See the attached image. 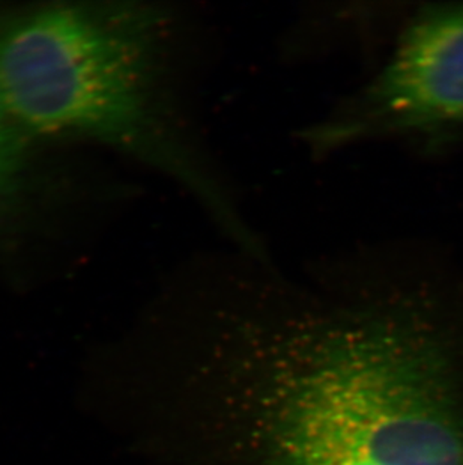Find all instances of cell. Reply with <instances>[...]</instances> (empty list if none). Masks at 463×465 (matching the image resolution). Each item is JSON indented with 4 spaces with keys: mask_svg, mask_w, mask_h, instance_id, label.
Instances as JSON below:
<instances>
[{
    "mask_svg": "<svg viewBox=\"0 0 463 465\" xmlns=\"http://www.w3.org/2000/svg\"><path fill=\"white\" fill-rule=\"evenodd\" d=\"M458 127H463V4L430 5L412 18L354 109L313 128L309 142L330 151L373 132Z\"/></svg>",
    "mask_w": 463,
    "mask_h": 465,
    "instance_id": "obj_3",
    "label": "cell"
},
{
    "mask_svg": "<svg viewBox=\"0 0 463 465\" xmlns=\"http://www.w3.org/2000/svg\"><path fill=\"white\" fill-rule=\"evenodd\" d=\"M22 171V139L0 98V205L15 192Z\"/></svg>",
    "mask_w": 463,
    "mask_h": 465,
    "instance_id": "obj_4",
    "label": "cell"
},
{
    "mask_svg": "<svg viewBox=\"0 0 463 465\" xmlns=\"http://www.w3.org/2000/svg\"><path fill=\"white\" fill-rule=\"evenodd\" d=\"M0 98L18 133L121 151L176 181L232 242L263 255L188 130L162 8L70 2L20 14L0 27Z\"/></svg>",
    "mask_w": 463,
    "mask_h": 465,
    "instance_id": "obj_2",
    "label": "cell"
},
{
    "mask_svg": "<svg viewBox=\"0 0 463 465\" xmlns=\"http://www.w3.org/2000/svg\"><path fill=\"white\" fill-rule=\"evenodd\" d=\"M229 446L244 465H463V419L416 311L241 324L224 361Z\"/></svg>",
    "mask_w": 463,
    "mask_h": 465,
    "instance_id": "obj_1",
    "label": "cell"
}]
</instances>
